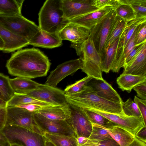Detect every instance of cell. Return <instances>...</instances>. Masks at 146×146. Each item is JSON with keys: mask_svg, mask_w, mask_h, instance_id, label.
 Wrapping results in <instances>:
<instances>
[{"mask_svg": "<svg viewBox=\"0 0 146 146\" xmlns=\"http://www.w3.org/2000/svg\"><path fill=\"white\" fill-rule=\"evenodd\" d=\"M120 3L119 0H93V5L98 9L110 7L115 9Z\"/></svg>", "mask_w": 146, "mask_h": 146, "instance_id": "38", "label": "cell"}, {"mask_svg": "<svg viewBox=\"0 0 146 146\" xmlns=\"http://www.w3.org/2000/svg\"><path fill=\"white\" fill-rule=\"evenodd\" d=\"M145 82H146V76L123 73L116 80L119 88L122 91H126L129 93L134 87Z\"/></svg>", "mask_w": 146, "mask_h": 146, "instance_id": "23", "label": "cell"}, {"mask_svg": "<svg viewBox=\"0 0 146 146\" xmlns=\"http://www.w3.org/2000/svg\"><path fill=\"white\" fill-rule=\"evenodd\" d=\"M43 136L56 146H78L75 135L44 132Z\"/></svg>", "mask_w": 146, "mask_h": 146, "instance_id": "26", "label": "cell"}, {"mask_svg": "<svg viewBox=\"0 0 146 146\" xmlns=\"http://www.w3.org/2000/svg\"><path fill=\"white\" fill-rule=\"evenodd\" d=\"M146 42V41L145 42L135 46L133 48L125 58L124 61V67L136 56L141 50L144 43Z\"/></svg>", "mask_w": 146, "mask_h": 146, "instance_id": "40", "label": "cell"}, {"mask_svg": "<svg viewBox=\"0 0 146 146\" xmlns=\"http://www.w3.org/2000/svg\"><path fill=\"white\" fill-rule=\"evenodd\" d=\"M0 142L5 146H8L9 144L4 135L0 132Z\"/></svg>", "mask_w": 146, "mask_h": 146, "instance_id": "47", "label": "cell"}, {"mask_svg": "<svg viewBox=\"0 0 146 146\" xmlns=\"http://www.w3.org/2000/svg\"><path fill=\"white\" fill-rule=\"evenodd\" d=\"M8 146H24V145L20 143L13 142L9 143Z\"/></svg>", "mask_w": 146, "mask_h": 146, "instance_id": "49", "label": "cell"}, {"mask_svg": "<svg viewBox=\"0 0 146 146\" xmlns=\"http://www.w3.org/2000/svg\"><path fill=\"white\" fill-rule=\"evenodd\" d=\"M33 118L36 124L44 132L76 136L74 132L66 120H50L38 113L33 114Z\"/></svg>", "mask_w": 146, "mask_h": 146, "instance_id": "13", "label": "cell"}, {"mask_svg": "<svg viewBox=\"0 0 146 146\" xmlns=\"http://www.w3.org/2000/svg\"><path fill=\"white\" fill-rule=\"evenodd\" d=\"M62 41L58 33H51L40 29L29 40V44L36 47L52 48L61 46Z\"/></svg>", "mask_w": 146, "mask_h": 146, "instance_id": "16", "label": "cell"}, {"mask_svg": "<svg viewBox=\"0 0 146 146\" xmlns=\"http://www.w3.org/2000/svg\"><path fill=\"white\" fill-rule=\"evenodd\" d=\"M97 113L120 126L135 137L136 134L145 125L142 117L139 118L127 115L123 111L120 113H113L94 109H86Z\"/></svg>", "mask_w": 146, "mask_h": 146, "instance_id": "10", "label": "cell"}, {"mask_svg": "<svg viewBox=\"0 0 146 146\" xmlns=\"http://www.w3.org/2000/svg\"><path fill=\"white\" fill-rule=\"evenodd\" d=\"M65 97L67 103L83 109H94L117 114L123 111L121 104L113 102L99 96L89 85H87L77 93L65 94Z\"/></svg>", "mask_w": 146, "mask_h": 146, "instance_id": "2", "label": "cell"}, {"mask_svg": "<svg viewBox=\"0 0 146 146\" xmlns=\"http://www.w3.org/2000/svg\"><path fill=\"white\" fill-rule=\"evenodd\" d=\"M83 109L92 123L106 128L117 125L101 115L86 109Z\"/></svg>", "mask_w": 146, "mask_h": 146, "instance_id": "32", "label": "cell"}, {"mask_svg": "<svg viewBox=\"0 0 146 146\" xmlns=\"http://www.w3.org/2000/svg\"><path fill=\"white\" fill-rule=\"evenodd\" d=\"M82 66V61L80 58L69 60L59 64L50 72L45 84L56 87L64 78L81 69Z\"/></svg>", "mask_w": 146, "mask_h": 146, "instance_id": "14", "label": "cell"}, {"mask_svg": "<svg viewBox=\"0 0 146 146\" xmlns=\"http://www.w3.org/2000/svg\"><path fill=\"white\" fill-rule=\"evenodd\" d=\"M9 144L21 143L24 146H45L44 137L42 135L20 127L5 126L0 131Z\"/></svg>", "mask_w": 146, "mask_h": 146, "instance_id": "5", "label": "cell"}, {"mask_svg": "<svg viewBox=\"0 0 146 146\" xmlns=\"http://www.w3.org/2000/svg\"><path fill=\"white\" fill-rule=\"evenodd\" d=\"M7 102L0 98V106L4 107H7Z\"/></svg>", "mask_w": 146, "mask_h": 146, "instance_id": "50", "label": "cell"}, {"mask_svg": "<svg viewBox=\"0 0 146 146\" xmlns=\"http://www.w3.org/2000/svg\"><path fill=\"white\" fill-rule=\"evenodd\" d=\"M78 146H119L113 139H111L100 142H95L89 140L83 144Z\"/></svg>", "mask_w": 146, "mask_h": 146, "instance_id": "39", "label": "cell"}, {"mask_svg": "<svg viewBox=\"0 0 146 146\" xmlns=\"http://www.w3.org/2000/svg\"><path fill=\"white\" fill-rule=\"evenodd\" d=\"M116 16L115 9L112 10L90 29L88 38L94 42L100 56L101 60L103 58L105 54L106 42Z\"/></svg>", "mask_w": 146, "mask_h": 146, "instance_id": "6", "label": "cell"}, {"mask_svg": "<svg viewBox=\"0 0 146 146\" xmlns=\"http://www.w3.org/2000/svg\"><path fill=\"white\" fill-rule=\"evenodd\" d=\"M134 102L137 105L141 114L144 123L146 122V100L141 99L135 96Z\"/></svg>", "mask_w": 146, "mask_h": 146, "instance_id": "41", "label": "cell"}, {"mask_svg": "<svg viewBox=\"0 0 146 146\" xmlns=\"http://www.w3.org/2000/svg\"><path fill=\"white\" fill-rule=\"evenodd\" d=\"M145 22L146 17L136 18L127 23L120 36L116 56L122 51L137 26Z\"/></svg>", "mask_w": 146, "mask_h": 146, "instance_id": "22", "label": "cell"}, {"mask_svg": "<svg viewBox=\"0 0 146 146\" xmlns=\"http://www.w3.org/2000/svg\"><path fill=\"white\" fill-rule=\"evenodd\" d=\"M9 82L11 86L15 92L36 89L41 85L30 79L20 77L10 78Z\"/></svg>", "mask_w": 146, "mask_h": 146, "instance_id": "27", "label": "cell"}, {"mask_svg": "<svg viewBox=\"0 0 146 146\" xmlns=\"http://www.w3.org/2000/svg\"><path fill=\"white\" fill-rule=\"evenodd\" d=\"M48 119L55 120H66L70 116L68 104L62 105L43 107L37 113Z\"/></svg>", "mask_w": 146, "mask_h": 146, "instance_id": "20", "label": "cell"}, {"mask_svg": "<svg viewBox=\"0 0 146 146\" xmlns=\"http://www.w3.org/2000/svg\"><path fill=\"white\" fill-rule=\"evenodd\" d=\"M93 0H61L66 19L68 21L98 10L92 5Z\"/></svg>", "mask_w": 146, "mask_h": 146, "instance_id": "12", "label": "cell"}, {"mask_svg": "<svg viewBox=\"0 0 146 146\" xmlns=\"http://www.w3.org/2000/svg\"><path fill=\"white\" fill-rule=\"evenodd\" d=\"M4 47V42L0 36V50H3Z\"/></svg>", "mask_w": 146, "mask_h": 146, "instance_id": "51", "label": "cell"}, {"mask_svg": "<svg viewBox=\"0 0 146 146\" xmlns=\"http://www.w3.org/2000/svg\"><path fill=\"white\" fill-rule=\"evenodd\" d=\"M15 106L24 108L34 114L37 113L43 107H44L32 104H23Z\"/></svg>", "mask_w": 146, "mask_h": 146, "instance_id": "43", "label": "cell"}, {"mask_svg": "<svg viewBox=\"0 0 146 146\" xmlns=\"http://www.w3.org/2000/svg\"><path fill=\"white\" fill-rule=\"evenodd\" d=\"M6 108L0 106V131L5 126L6 117Z\"/></svg>", "mask_w": 146, "mask_h": 146, "instance_id": "44", "label": "cell"}, {"mask_svg": "<svg viewBox=\"0 0 146 146\" xmlns=\"http://www.w3.org/2000/svg\"><path fill=\"white\" fill-rule=\"evenodd\" d=\"M92 123V125L106 130L119 146H129L134 139L135 137L131 133L118 125L106 128L94 123Z\"/></svg>", "mask_w": 146, "mask_h": 146, "instance_id": "21", "label": "cell"}, {"mask_svg": "<svg viewBox=\"0 0 146 146\" xmlns=\"http://www.w3.org/2000/svg\"><path fill=\"white\" fill-rule=\"evenodd\" d=\"M120 37L117 38L108 47L104 58L101 60L100 67L102 71L106 73H109L112 68Z\"/></svg>", "mask_w": 146, "mask_h": 146, "instance_id": "24", "label": "cell"}, {"mask_svg": "<svg viewBox=\"0 0 146 146\" xmlns=\"http://www.w3.org/2000/svg\"><path fill=\"white\" fill-rule=\"evenodd\" d=\"M123 111L126 115L140 118L142 116L136 104L129 98L122 103Z\"/></svg>", "mask_w": 146, "mask_h": 146, "instance_id": "35", "label": "cell"}, {"mask_svg": "<svg viewBox=\"0 0 146 146\" xmlns=\"http://www.w3.org/2000/svg\"><path fill=\"white\" fill-rule=\"evenodd\" d=\"M94 79L89 86L92 88L97 95L108 101L122 104L123 102L121 97L110 84L104 79L100 80Z\"/></svg>", "mask_w": 146, "mask_h": 146, "instance_id": "17", "label": "cell"}, {"mask_svg": "<svg viewBox=\"0 0 146 146\" xmlns=\"http://www.w3.org/2000/svg\"><path fill=\"white\" fill-rule=\"evenodd\" d=\"M24 0H0V15L21 14Z\"/></svg>", "mask_w": 146, "mask_h": 146, "instance_id": "25", "label": "cell"}, {"mask_svg": "<svg viewBox=\"0 0 146 146\" xmlns=\"http://www.w3.org/2000/svg\"><path fill=\"white\" fill-rule=\"evenodd\" d=\"M0 24L13 33L29 41L40 29L34 22L22 15H0Z\"/></svg>", "mask_w": 146, "mask_h": 146, "instance_id": "4", "label": "cell"}, {"mask_svg": "<svg viewBox=\"0 0 146 146\" xmlns=\"http://www.w3.org/2000/svg\"><path fill=\"white\" fill-rule=\"evenodd\" d=\"M61 0H47L38 14V27L51 33H58L68 23L64 17Z\"/></svg>", "mask_w": 146, "mask_h": 146, "instance_id": "3", "label": "cell"}, {"mask_svg": "<svg viewBox=\"0 0 146 146\" xmlns=\"http://www.w3.org/2000/svg\"><path fill=\"white\" fill-rule=\"evenodd\" d=\"M115 10L116 15L127 23L136 18L135 12L129 5L120 3Z\"/></svg>", "mask_w": 146, "mask_h": 146, "instance_id": "33", "label": "cell"}, {"mask_svg": "<svg viewBox=\"0 0 146 146\" xmlns=\"http://www.w3.org/2000/svg\"><path fill=\"white\" fill-rule=\"evenodd\" d=\"M0 36L4 44V52L10 53L29 45V41L26 39L17 35L0 24Z\"/></svg>", "mask_w": 146, "mask_h": 146, "instance_id": "15", "label": "cell"}, {"mask_svg": "<svg viewBox=\"0 0 146 146\" xmlns=\"http://www.w3.org/2000/svg\"><path fill=\"white\" fill-rule=\"evenodd\" d=\"M135 137L146 143V126H143L138 131Z\"/></svg>", "mask_w": 146, "mask_h": 146, "instance_id": "45", "label": "cell"}, {"mask_svg": "<svg viewBox=\"0 0 146 146\" xmlns=\"http://www.w3.org/2000/svg\"><path fill=\"white\" fill-rule=\"evenodd\" d=\"M133 89L136 92L137 97L146 100V82L138 84Z\"/></svg>", "mask_w": 146, "mask_h": 146, "instance_id": "42", "label": "cell"}, {"mask_svg": "<svg viewBox=\"0 0 146 146\" xmlns=\"http://www.w3.org/2000/svg\"><path fill=\"white\" fill-rule=\"evenodd\" d=\"M33 114L23 108L16 106L7 107L6 108L5 126L20 127L43 135L44 132L34 120Z\"/></svg>", "mask_w": 146, "mask_h": 146, "instance_id": "7", "label": "cell"}, {"mask_svg": "<svg viewBox=\"0 0 146 146\" xmlns=\"http://www.w3.org/2000/svg\"><path fill=\"white\" fill-rule=\"evenodd\" d=\"M146 41V22L139 25L137 28L135 38V45Z\"/></svg>", "mask_w": 146, "mask_h": 146, "instance_id": "37", "label": "cell"}, {"mask_svg": "<svg viewBox=\"0 0 146 146\" xmlns=\"http://www.w3.org/2000/svg\"><path fill=\"white\" fill-rule=\"evenodd\" d=\"M0 146H5L3 144L0 142Z\"/></svg>", "mask_w": 146, "mask_h": 146, "instance_id": "52", "label": "cell"}, {"mask_svg": "<svg viewBox=\"0 0 146 146\" xmlns=\"http://www.w3.org/2000/svg\"><path fill=\"white\" fill-rule=\"evenodd\" d=\"M120 3L129 5L135 12L136 18L146 17V0H119Z\"/></svg>", "mask_w": 146, "mask_h": 146, "instance_id": "31", "label": "cell"}, {"mask_svg": "<svg viewBox=\"0 0 146 146\" xmlns=\"http://www.w3.org/2000/svg\"><path fill=\"white\" fill-rule=\"evenodd\" d=\"M91 133L88 138L92 141L100 142L112 139V138L105 129L98 127L92 125Z\"/></svg>", "mask_w": 146, "mask_h": 146, "instance_id": "36", "label": "cell"}, {"mask_svg": "<svg viewBox=\"0 0 146 146\" xmlns=\"http://www.w3.org/2000/svg\"><path fill=\"white\" fill-rule=\"evenodd\" d=\"M50 64L47 56L33 48L21 49L13 53L6 67L12 76L31 79L46 76Z\"/></svg>", "mask_w": 146, "mask_h": 146, "instance_id": "1", "label": "cell"}, {"mask_svg": "<svg viewBox=\"0 0 146 146\" xmlns=\"http://www.w3.org/2000/svg\"><path fill=\"white\" fill-rule=\"evenodd\" d=\"M123 74L146 76V43L136 56L124 67Z\"/></svg>", "mask_w": 146, "mask_h": 146, "instance_id": "19", "label": "cell"}, {"mask_svg": "<svg viewBox=\"0 0 146 146\" xmlns=\"http://www.w3.org/2000/svg\"><path fill=\"white\" fill-rule=\"evenodd\" d=\"M10 78L0 73V98L7 102L14 95L15 91L10 84Z\"/></svg>", "mask_w": 146, "mask_h": 146, "instance_id": "30", "label": "cell"}, {"mask_svg": "<svg viewBox=\"0 0 146 146\" xmlns=\"http://www.w3.org/2000/svg\"><path fill=\"white\" fill-rule=\"evenodd\" d=\"M15 92L27 95L52 105H62L67 103L64 91L45 84H41L36 89Z\"/></svg>", "mask_w": 146, "mask_h": 146, "instance_id": "8", "label": "cell"}, {"mask_svg": "<svg viewBox=\"0 0 146 146\" xmlns=\"http://www.w3.org/2000/svg\"><path fill=\"white\" fill-rule=\"evenodd\" d=\"M58 34L62 40L70 41L71 47L76 50L88 38L90 30L79 25L68 22Z\"/></svg>", "mask_w": 146, "mask_h": 146, "instance_id": "11", "label": "cell"}, {"mask_svg": "<svg viewBox=\"0 0 146 146\" xmlns=\"http://www.w3.org/2000/svg\"><path fill=\"white\" fill-rule=\"evenodd\" d=\"M45 146H56L53 143L50 141H49L45 138Z\"/></svg>", "mask_w": 146, "mask_h": 146, "instance_id": "48", "label": "cell"}, {"mask_svg": "<svg viewBox=\"0 0 146 146\" xmlns=\"http://www.w3.org/2000/svg\"><path fill=\"white\" fill-rule=\"evenodd\" d=\"M28 104H36L43 106L52 105L27 95L15 92L13 97L7 102V106H15L21 105Z\"/></svg>", "mask_w": 146, "mask_h": 146, "instance_id": "29", "label": "cell"}, {"mask_svg": "<svg viewBox=\"0 0 146 146\" xmlns=\"http://www.w3.org/2000/svg\"><path fill=\"white\" fill-rule=\"evenodd\" d=\"M129 146H146V143L135 137L133 141Z\"/></svg>", "mask_w": 146, "mask_h": 146, "instance_id": "46", "label": "cell"}, {"mask_svg": "<svg viewBox=\"0 0 146 146\" xmlns=\"http://www.w3.org/2000/svg\"><path fill=\"white\" fill-rule=\"evenodd\" d=\"M110 7L99 9L97 10L86 14L68 21L90 29L105 16L112 10Z\"/></svg>", "mask_w": 146, "mask_h": 146, "instance_id": "18", "label": "cell"}, {"mask_svg": "<svg viewBox=\"0 0 146 146\" xmlns=\"http://www.w3.org/2000/svg\"><path fill=\"white\" fill-rule=\"evenodd\" d=\"M68 104L70 114L69 118L66 120L74 132L76 138L82 136L88 138L93 126L84 110L80 107Z\"/></svg>", "mask_w": 146, "mask_h": 146, "instance_id": "9", "label": "cell"}, {"mask_svg": "<svg viewBox=\"0 0 146 146\" xmlns=\"http://www.w3.org/2000/svg\"><path fill=\"white\" fill-rule=\"evenodd\" d=\"M93 78L88 76L76 81L73 84L67 86L64 91L65 94L70 95L77 93L81 91Z\"/></svg>", "mask_w": 146, "mask_h": 146, "instance_id": "34", "label": "cell"}, {"mask_svg": "<svg viewBox=\"0 0 146 146\" xmlns=\"http://www.w3.org/2000/svg\"><path fill=\"white\" fill-rule=\"evenodd\" d=\"M127 23L123 19L116 15L106 42V51L110 45L120 36Z\"/></svg>", "mask_w": 146, "mask_h": 146, "instance_id": "28", "label": "cell"}]
</instances>
